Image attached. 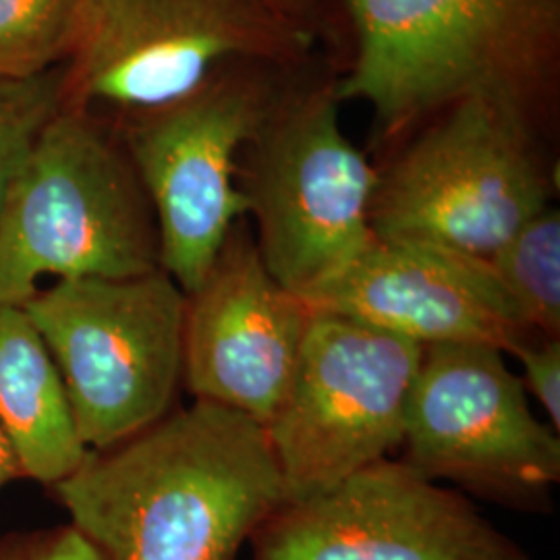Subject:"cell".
<instances>
[{
	"mask_svg": "<svg viewBox=\"0 0 560 560\" xmlns=\"http://www.w3.org/2000/svg\"><path fill=\"white\" fill-rule=\"evenodd\" d=\"M161 268L150 198L101 115L60 106L0 210V305H23L44 277L129 279Z\"/></svg>",
	"mask_w": 560,
	"mask_h": 560,
	"instance_id": "cell-3",
	"label": "cell"
},
{
	"mask_svg": "<svg viewBox=\"0 0 560 560\" xmlns=\"http://www.w3.org/2000/svg\"><path fill=\"white\" fill-rule=\"evenodd\" d=\"M376 166L378 240L488 260L557 194L541 125L506 102L469 96L425 120Z\"/></svg>",
	"mask_w": 560,
	"mask_h": 560,
	"instance_id": "cell-4",
	"label": "cell"
},
{
	"mask_svg": "<svg viewBox=\"0 0 560 560\" xmlns=\"http://www.w3.org/2000/svg\"><path fill=\"white\" fill-rule=\"evenodd\" d=\"M48 490L104 560H237L284 502L264 425L208 400L90 451Z\"/></svg>",
	"mask_w": 560,
	"mask_h": 560,
	"instance_id": "cell-1",
	"label": "cell"
},
{
	"mask_svg": "<svg viewBox=\"0 0 560 560\" xmlns=\"http://www.w3.org/2000/svg\"><path fill=\"white\" fill-rule=\"evenodd\" d=\"M420 360L413 340L312 314L293 381L264 425L284 502L320 494L399 451Z\"/></svg>",
	"mask_w": 560,
	"mask_h": 560,
	"instance_id": "cell-9",
	"label": "cell"
},
{
	"mask_svg": "<svg viewBox=\"0 0 560 560\" xmlns=\"http://www.w3.org/2000/svg\"><path fill=\"white\" fill-rule=\"evenodd\" d=\"M187 295L162 268L57 280L21 307L59 368L81 441L104 451L179 405Z\"/></svg>",
	"mask_w": 560,
	"mask_h": 560,
	"instance_id": "cell-6",
	"label": "cell"
},
{
	"mask_svg": "<svg viewBox=\"0 0 560 560\" xmlns=\"http://www.w3.org/2000/svg\"><path fill=\"white\" fill-rule=\"evenodd\" d=\"M312 32L266 0H83L62 106L127 117L196 92L222 67L298 65Z\"/></svg>",
	"mask_w": 560,
	"mask_h": 560,
	"instance_id": "cell-5",
	"label": "cell"
},
{
	"mask_svg": "<svg viewBox=\"0 0 560 560\" xmlns=\"http://www.w3.org/2000/svg\"><path fill=\"white\" fill-rule=\"evenodd\" d=\"M83 0H0V81L40 78L75 48Z\"/></svg>",
	"mask_w": 560,
	"mask_h": 560,
	"instance_id": "cell-16",
	"label": "cell"
},
{
	"mask_svg": "<svg viewBox=\"0 0 560 560\" xmlns=\"http://www.w3.org/2000/svg\"><path fill=\"white\" fill-rule=\"evenodd\" d=\"M0 560H104L73 525L15 532L0 538Z\"/></svg>",
	"mask_w": 560,
	"mask_h": 560,
	"instance_id": "cell-18",
	"label": "cell"
},
{
	"mask_svg": "<svg viewBox=\"0 0 560 560\" xmlns=\"http://www.w3.org/2000/svg\"><path fill=\"white\" fill-rule=\"evenodd\" d=\"M492 275L523 322L540 337L560 339V217L546 208L488 258Z\"/></svg>",
	"mask_w": 560,
	"mask_h": 560,
	"instance_id": "cell-15",
	"label": "cell"
},
{
	"mask_svg": "<svg viewBox=\"0 0 560 560\" xmlns=\"http://www.w3.org/2000/svg\"><path fill=\"white\" fill-rule=\"evenodd\" d=\"M312 314L266 270L241 219L187 295L183 388L266 425L293 381Z\"/></svg>",
	"mask_w": 560,
	"mask_h": 560,
	"instance_id": "cell-12",
	"label": "cell"
},
{
	"mask_svg": "<svg viewBox=\"0 0 560 560\" xmlns=\"http://www.w3.org/2000/svg\"><path fill=\"white\" fill-rule=\"evenodd\" d=\"M13 480H23V474H21L20 460L15 457V451L0 425V490Z\"/></svg>",
	"mask_w": 560,
	"mask_h": 560,
	"instance_id": "cell-20",
	"label": "cell"
},
{
	"mask_svg": "<svg viewBox=\"0 0 560 560\" xmlns=\"http://www.w3.org/2000/svg\"><path fill=\"white\" fill-rule=\"evenodd\" d=\"M249 546L252 560H529L460 492L390 457L282 502Z\"/></svg>",
	"mask_w": 560,
	"mask_h": 560,
	"instance_id": "cell-11",
	"label": "cell"
},
{
	"mask_svg": "<svg viewBox=\"0 0 560 560\" xmlns=\"http://www.w3.org/2000/svg\"><path fill=\"white\" fill-rule=\"evenodd\" d=\"M314 312L381 328L421 347L478 342L511 355L536 332L488 261L416 241H374L335 275L298 293Z\"/></svg>",
	"mask_w": 560,
	"mask_h": 560,
	"instance_id": "cell-13",
	"label": "cell"
},
{
	"mask_svg": "<svg viewBox=\"0 0 560 560\" xmlns=\"http://www.w3.org/2000/svg\"><path fill=\"white\" fill-rule=\"evenodd\" d=\"M523 365V386L540 402L550 425L560 432V339L534 335L511 353Z\"/></svg>",
	"mask_w": 560,
	"mask_h": 560,
	"instance_id": "cell-19",
	"label": "cell"
},
{
	"mask_svg": "<svg viewBox=\"0 0 560 560\" xmlns=\"http://www.w3.org/2000/svg\"><path fill=\"white\" fill-rule=\"evenodd\" d=\"M65 67L25 81H0V210L44 125L62 106Z\"/></svg>",
	"mask_w": 560,
	"mask_h": 560,
	"instance_id": "cell-17",
	"label": "cell"
},
{
	"mask_svg": "<svg viewBox=\"0 0 560 560\" xmlns=\"http://www.w3.org/2000/svg\"><path fill=\"white\" fill-rule=\"evenodd\" d=\"M0 425L23 480L46 488L73 476L90 453L59 368L20 305H0Z\"/></svg>",
	"mask_w": 560,
	"mask_h": 560,
	"instance_id": "cell-14",
	"label": "cell"
},
{
	"mask_svg": "<svg viewBox=\"0 0 560 560\" xmlns=\"http://www.w3.org/2000/svg\"><path fill=\"white\" fill-rule=\"evenodd\" d=\"M264 67L226 65L189 96L120 119V140L156 217L161 268L185 295L200 287L235 222L247 219L241 150L279 96Z\"/></svg>",
	"mask_w": 560,
	"mask_h": 560,
	"instance_id": "cell-8",
	"label": "cell"
},
{
	"mask_svg": "<svg viewBox=\"0 0 560 560\" xmlns=\"http://www.w3.org/2000/svg\"><path fill=\"white\" fill-rule=\"evenodd\" d=\"M358 36L339 101L368 104L382 141L486 96L541 125L559 81L560 0H342Z\"/></svg>",
	"mask_w": 560,
	"mask_h": 560,
	"instance_id": "cell-2",
	"label": "cell"
},
{
	"mask_svg": "<svg viewBox=\"0 0 560 560\" xmlns=\"http://www.w3.org/2000/svg\"><path fill=\"white\" fill-rule=\"evenodd\" d=\"M270 7H275L282 15L303 23V15L314 7L316 0H266Z\"/></svg>",
	"mask_w": 560,
	"mask_h": 560,
	"instance_id": "cell-21",
	"label": "cell"
},
{
	"mask_svg": "<svg viewBox=\"0 0 560 560\" xmlns=\"http://www.w3.org/2000/svg\"><path fill=\"white\" fill-rule=\"evenodd\" d=\"M400 460L432 481L548 513L560 481L559 432L541 423L504 353L478 342L421 347Z\"/></svg>",
	"mask_w": 560,
	"mask_h": 560,
	"instance_id": "cell-10",
	"label": "cell"
},
{
	"mask_svg": "<svg viewBox=\"0 0 560 560\" xmlns=\"http://www.w3.org/2000/svg\"><path fill=\"white\" fill-rule=\"evenodd\" d=\"M335 85L277 96L243 145L237 187L266 270L293 293L335 275L374 241L378 171L347 140Z\"/></svg>",
	"mask_w": 560,
	"mask_h": 560,
	"instance_id": "cell-7",
	"label": "cell"
}]
</instances>
